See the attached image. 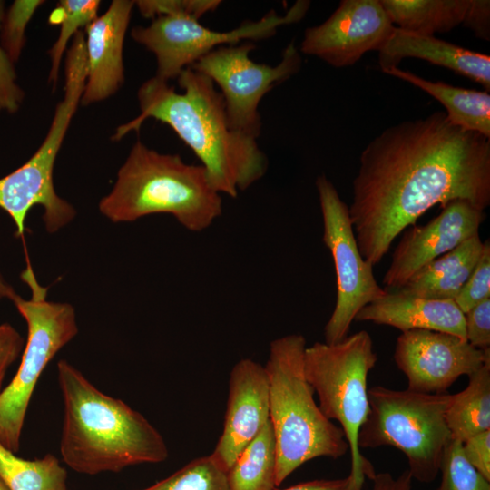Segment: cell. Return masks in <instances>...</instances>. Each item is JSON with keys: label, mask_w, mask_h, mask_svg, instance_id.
I'll use <instances>...</instances> for the list:
<instances>
[{"label": "cell", "mask_w": 490, "mask_h": 490, "mask_svg": "<svg viewBox=\"0 0 490 490\" xmlns=\"http://www.w3.org/2000/svg\"><path fill=\"white\" fill-rule=\"evenodd\" d=\"M456 200L490 204V139L437 111L387 127L362 151L349 217L362 257L380 262L426 211Z\"/></svg>", "instance_id": "6da1fadb"}, {"label": "cell", "mask_w": 490, "mask_h": 490, "mask_svg": "<svg viewBox=\"0 0 490 490\" xmlns=\"http://www.w3.org/2000/svg\"><path fill=\"white\" fill-rule=\"evenodd\" d=\"M182 93L153 76L137 93L140 114L119 126L112 137L119 141L153 118L169 125L194 152L211 186L236 198L267 172L268 158L257 139L234 130L220 91L206 75L188 67L177 77Z\"/></svg>", "instance_id": "7a4b0ae2"}, {"label": "cell", "mask_w": 490, "mask_h": 490, "mask_svg": "<svg viewBox=\"0 0 490 490\" xmlns=\"http://www.w3.org/2000/svg\"><path fill=\"white\" fill-rule=\"evenodd\" d=\"M57 372L64 401L60 453L72 470L93 475L167 459L162 436L141 413L103 393L64 359Z\"/></svg>", "instance_id": "3957f363"}, {"label": "cell", "mask_w": 490, "mask_h": 490, "mask_svg": "<svg viewBox=\"0 0 490 490\" xmlns=\"http://www.w3.org/2000/svg\"><path fill=\"white\" fill-rule=\"evenodd\" d=\"M113 223L169 214L186 230L201 232L222 213V198L201 164L161 153L141 141L132 147L112 191L98 205Z\"/></svg>", "instance_id": "277c9868"}, {"label": "cell", "mask_w": 490, "mask_h": 490, "mask_svg": "<svg viewBox=\"0 0 490 490\" xmlns=\"http://www.w3.org/2000/svg\"><path fill=\"white\" fill-rule=\"evenodd\" d=\"M306 348V338L300 334L276 338L270 345L264 366L276 444L277 486L308 461L337 459L349 450L341 427L329 420L315 401L304 371Z\"/></svg>", "instance_id": "5b68a950"}, {"label": "cell", "mask_w": 490, "mask_h": 490, "mask_svg": "<svg viewBox=\"0 0 490 490\" xmlns=\"http://www.w3.org/2000/svg\"><path fill=\"white\" fill-rule=\"evenodd\" d=\"M368 395L369 411L358 432L359 449L393 446L406 456L413 479L434 481L452 440L446 423L452 395L382 386L371 387Z\"/></svg>", "instance_id": "8992f818"}, {"label": "cell", "mask_w": 490, "mask_h": 490, "mask_svg": "<svg viewBox=\"0 0 490 490\" xmlns=\"http://www.w3.org/2000/svg\"><path fill=\"white\" fill-rule=\"evenodd\" d=\"M377 361L373 341L366 330L348 335L335 344L316 342L304 353L307 380L318 397V407L329 420H336L345 434L351 457L348 475L356 490L375 469L363 456L358 432L368 411V377Z\"/></svg>", "instance_id": "52a82bcc"}, {"label": "cell", "mask_w": 490, "mask_h": 490, "mask_svg": "<svg viewBox=\"0 0 490 490\" xmlns=\"http://www.w3.org/2000/svg\"><path fill=\"white\" fill-rule=\"evenodd\" d=\"M31 291L28 299L16 294L11 301L27 325V339L12 381L0 393V444L13 453L20 437L27 408L40 376L57 352L78 333L74 308L47 299L29 262L20 274Z\"/></svg>", "instance_id": "ba28073f"}, {"label": "cell", "mask_w": 490, "mask_h": 490, "mask_svg": "<svg viewBox=\"0 0 490 490\" xmlns=\"http://www.w3.org/2000/svg\"><path fill=\"white\" fill-rule=\"evenodd\" d=\"M64 95L54 111L49 131L40 147L21 167L0 179V209L15 225V235L22 237L25 220L34 205L44 208L45 230L54 233L76 215L72 204L59 197L54 186L55 159L83 96L87 68L83 62L70 60L64 66Z\"/></svg>", "instance_id": "9c48e42d"}, {"label": "cell", "mask_w": 490, "mask_h": 490, "mask_svg": "<svg viewBox=\"0 0 490 490\" xmlns=\"http://www.w3.org/2000/svg\"><path fill=\"white\" fill-rule=\"evenodd\" d=\"M309 5V1L299 0L284 15L271 10L258 21H245L227 32L211 30L190 17L162 16L152 20L148 26L134 27L131 35L154 54L155 76L169 82L220 46L272 37L280 26L300 21Z\"/></svg>", "instance_id": "30bf717a"}, {"label": "cell", "mask_w": 490, "mask_h": 490, "mask_svg": "<svg viewBox=\"0 0 490 490\" xmlns=\"http://www.w3.org/2000/svg\"><path fill=\"white\" fill-rule=\"evenodd\" d=\"M322 219L323 241L330 250L337 276V299L324 328L325 343L335 344L348 336L357 314L384 297L373 274V266L361 255L354 235L348 207L325 176L316 180Z\"/></svg>", "instance_id": "8fae6325"}, {"label": "cell", "mask_w": 490, "mask_h": 490, "mask_svg": "<svg viewBox=\"0 0 490 490\" xmlns=\"http://www.w3.org/2000/svg\"><path fill=\"white\" fill-rule=\"evenodd\" d=\"M255 47L253 42L222 45L203 55L191 68L219 87L230 126L257 139L261 131L260 101L276 85L297 74L302 61L293 42L287 45L275 66L251 60L250 53Z\"/></svg>", "instance_id": "7c38bea8"}, {"label": "cell", "mask_w": 490, "mask_h": 490, "mask_svg": "<svg viewBox=\"0 0 490 490\" xmlns=\"http://www.w3.org/2000/svg\"><path fill=\"white\" fill-rule=\"evenodd\" d=\"M394 359L407 377V389L441 394L490 359V348L478 349L445 332L412 329L398 336Z\"/></svg>", "instance_id": "4fadbf2b"}, {"label": "cell", "mask_w": 490, "mask_h": 490, "mask_svg": "<svg viewBox=\"0 0 490 490\" xmlns=\"http://www.w3.org/2000/svg\"><path fill=\"white\" fill-rule=\"evenodd\" d=\"M394 27L380 0H342L326 21L305 30L299 51L347 67L369 51L378 52Z\"/></svg>", "instance_id": "5bb4252c"}, {"label": "cell", "mask_w": 490, "mask_h": 490, "mask_svg": "<svg viewBox=\"0 0 490 490\" xmlns=\"http://www.w3.org/2000/svg\"><path fill=\"white\" fill-rule=\"evenodd\" d=\"M484 211L469 201L456 200L423 226H413L395 248L383 278L386 289H401L426 264L479 234Z\"/></svg>", "instance_id": "9a60e30c"}, {"label": "cell", "mask_w": 490, "mask_h": 490, "mask_svg": "<svg viewBox=\"0 0 490 490\" xmlns=\"http://www.w3.org/2000/svg\"><path fill=\"white\" fill-rule=\"evenodd\" d=\"M270 420V387L265 367L251 358L231 368L221 435L211 456L228 472L244 447Z\"/></svg>", "instance_id": "2e32d148"}, {"label": "cell", "mask_w": 490, "mask_h": 490, "mask_svg": "<svg viewBox=\"0 0 490 490\" xmlns=\"http://www.w3.org/2000/svg\"><path fill=\"white\" fill-rule=\"evenodd\" d=\"M133 7L134 1L114 0L85 27L87 79L83 105L109 98L123 83V42Z\"/></svg>", "instance_id": "e0dca14e"}, {"label": "cell", "mask_w": 490, "mask_h": 490, "mask_svg": "<svg viewBox=\"0 0 490 490\" xmlns=\"http://www.w3.org/2000/svg\"><path fill=\"white\" fill-rule=\"evenodd\" d=\"M357 321L394 327L401 332L426 329L455 335L464 340V313L453 299H430L387 290L381 299L365 306Z\"/></svg>", "instance_id": "ac0fdd59"}, {"label": "cell", "mask_w": 490, "mask_h": 490, "mask_svg": "<svg viewBox=\"0 0 490 490\" xmlns=\"http://www.w3.org/2000/svg\"><path fill=\"white\" fill-rule=\"evenodd\" d=\"M381 70L397 64L407 57L427 61L466 76L490 91V56L452 43L394 27L378 51Z\"/></svg>", "instance_id": "d6986e66"}, {"label": "cell", "mask_w": 490, "mask_h": 490, "mask_svg": "<svg viewBox=\"0 0 490 490\" xmlns=\"http://www.w3.org/2000/svg\"><path fill=\"white\" fill-rule=\"evenodd\" d=\"M479 234L435 259L399 289L400 292L430 299H455L474 270L483 251Z\"/></svg>", "instance_id": "ffe728a7"}, {"label": "cell", "mask_w": 490, "mask_h": 490, "mask_svg": "<svg viewBox=\"0 0 490 490\" xmlns=\"http://www.w3.org/2000/svg\"><path fill=\"white\" fill-rule=\"evenodd\" d=\"M427 93L446 108L447 121L466 131L490 139L489 92L456 87L443 82L424 79L397 66L382 70Z\"/></svg>", "instance_id": "44dd1931"}, {"label": "cell", "mask_w": 490, "mask_h": 490, "mask_svg": "<svg viewBox=\"0 0 490 490\" xmlns=\"http://www.w3.org/2000/svg\"><path fill=\"white\" fill-rule=\"evenodd\" d=\"M391 23L426 35L464 25L470 0H380Z\"/></svg>", "instance_id": "7402d4cb"}, {"label": "cell", "mask_w": 490, "mask_h": 490, "mask_svg": "<svg viewBox=\"0 0 490 490\" xmlns=\"http://www.w3.org/2000/svg\"><path fill=\"white\" fill-rule=\"evenodd\" d=\"M468 377L467 387L452 395L446 411L451 437L461 443L490 430V359Z\"/></svg>", "instance_id": "603a6c76"}, {"label": "cell", "mask_w": 490, "mask_h": 490, "mask_svg": "<svg viewBox=\"0 0 490 490\" xmlns=\"http://www.w3.org/2000/svg\"><path fill=\"white\" fill-rule=\"evenodd\" d=\"M277 453L271 423L239 455L227 472L230 490H275Z\"/></svg>", "instance_id": "cb8c5ba5"}, {"label": "cell", "mask_w": 490, "mask_h": 490, "mask_svg": "<svg viewBox=\"0 0 490 490\" xmlns=\"http://www.w3.org/2000/svg\"><path fill=\"white\" fill-rule=\"evenodd\" d=\"M0 478L9 490H67V471L56 456L26 460L1 444Z\"/></svg>", "instance_id": "d4e9b609"}, {"label": "cell", "mask_w": 490, "mask_h": 490, "mask_svg": "<svg viewBox=\"0 0 490 490\" xmlns=\"http://www.w3.org/2000/svg\"><path fill=\"white\" fill-rule=\"evenodd\" d=\"M99 0H61L49 16L51 24L60 25V34L49 51L51 70L49 82L56 85L63 54L69 40L97 17Z\"/></svg>", "instance_id": "484cf974"}, {"label": "cell", "mask_w": 490, "mask_h": 490, "mask_svg": "<svg viewBox=\"0 0 490 490\" xmlns=\"http://www.w3.org/2000/svg\"><path fill=\"white\" fill-rule=\"evenodd\" d=\"M142 490H230L227 471L211 455L186 464L170 476Z\"/></svg>", "instance_id": "4316f807"}, {"label": "cell", "mask_w": 490, "mask_h": 490, "mask_svg": "<svg viewBox=\"0 0 490 490\" xmlns=\"http://www.w3.org/2000/svg\"><path fill=\"white\" fill-rule=\"evenodd\" d=\"M439 472L441 482L436 490H490V480L468 463L459 441L452 439L448 444Z\"/></svg>", "instance_id": "83f0119b"}, {"label": "cell", "mask_w": 490, "mask_h": 490, "mask_svg": "<svg viewBox=\"0 0 490 490\" xmlns=\"http://www.w3.org/2000/svg\"><path fill=\"white\" fill-rule=\"evenodd\" d=\"M44 1L15 0L5 13L1 28V45L13 64L18 61L25 43V28Z\"/></svg>", "instance_id": "f1b7e54d"}, {"label": "cell", "mask_w": 490, "mask_h": 490, "mask_svg": "<svg viewBox=\"0 0 490 490\" xmlns=\"http://www.w3.org/2000/svg\"><path fill=\"white\" fill-rule=\"evenodd\" d=\"M220 0H139L134 1L140 14L148 19L162 16H185L200 20L220 5Z\"/></svg>", "instance_id": "f546056e"}, {"label": "cell", "mask_w": 490, "mask_h": 490, "mask_svg": "<svg viewBox=\"0 0 490 490\" xmlns=\"http://www.w3.org/2000/svg\"><path fill=\"white\" fill-rule=\"evenodd\" d=\"M490 298V243L484 242L482 254L454 301L463 313Z\"/></svg>", "instance_id": "4dcf8cb0"}, {"label": "cell", "mask_w": 490, "mask_h": 490, "mask_svg": "<svg viewBox=\"0 0 490 490\" xmlns=\"http://www.w3.org/2000/svg\"><path fill=\"white\" fill-rule=\"evenodd\" d=\"M4 2L0 1V28L5 15ZM24 93L16 82L14 64L0 43V113H15L18 111Z\"/></svg>", "instance_id": "1f68e13d"}, {"label": "cell", "mask_w": 490, "mask_h": 490, "mask_svg": "<svg viewBox=\"0 0 490 490\" xmlns=\"http://www.w3.org/2000/svg\"><path fill=\"white\" fill-rule=\"evenodd\" d=\"M466 338L478 349L490 348V298L464 313Z\"/></svg>", "instance_id": "d6a6232c"}, {"label": "cell", "mask_w": 490, "mask_h": 490, "mask_svg": "<svg viewBox=\"0 0 490 490\" xmlns=\"http://www.w3.org/2000/svg\"><path fill=\"white\" fill-rule=\"evenodd\" d=\"M462 451L468 463L490 480V430L466 439L462 443Z\"/></svg>", "instance_id": "836d02e7"}, {"label": "cell", "mask_w": 490, "mask_h": 490, "mask_svg": "<svg viewBox=\"0 0 490 490\" xmlns=\"http://www.w3.org/2000/svg\"><path fill=\"white\" fill-rule=\"evenodd\" d=\"M22 335L10 324H0V393L8 368L17 359L24 348Z\"/></svg>", "instance_id": "e575fe53"}, {"label": "cell", "mask_w": 490, "mask_h": 490, "mask_svg": "<svg viewBox=\"0 0 490 490\" xmlns=\"http://www.w3.org/2000/svg\"><path fill=\"white\" fill-rule=\"evenodd\" d=\"M465 27L469 28L480 39L490 40V2L470 0Z\"/></svg>", "instance_id": "d590c367"}, {"label": "cell", "mask_w": 490, "mask_h": 490, "mask_svg": "<svg viewBox=\"0 0 490 490\" xmlns=\"http://www.w3.org/2000/svg\"><path fill=\"white\" fill-rule=\"evenodd\" d=\"M372 481V490H412L413 478L408 469L397 477L387 472L378 473Z\"/></svg>", "instance_id": "8d00e7d4"}, {"label": "cell", "mask_w": 490, "mask_h": 490, "mask_svg": "<svg viewBox=\"0 0 490 490\" xmlns=\"http://www.w3.org/2000/svg\"><path fill=\"white\" fill-rule=\"evenodd\" d=\"M275 490H356L349 475L338 479H318Z\"/></svg>", "instance_id": "74e56055"}, {"label": "cell", "mask_w": 490, "mask_h": 490, "mask_svg": "<svg viewBox=\"0 0 490 490\" xmlns=\"http://www.w3.org/2000/svg\"><path fill=\"white\" fill-rule=\"evenodd\" d=\"M17 293L13 286L5 279L0 272V299H6L11 300Z\"/></svg>", "instance_id": "f35d334b"}, {"label": "cell", "mask_w": 490, "mask_h": 490, "mask_svg": "<svg viewBox=\"0 0 490 490\" xmlns=\"http://www.w3.org/2000/svg\"><path fill=\"white\" fill-rule=\"evenodd\" d=\"M0 490H9L4 481L0 478Z\"/></svg>", "instance_id": "ab89813d"}]
</instances>
